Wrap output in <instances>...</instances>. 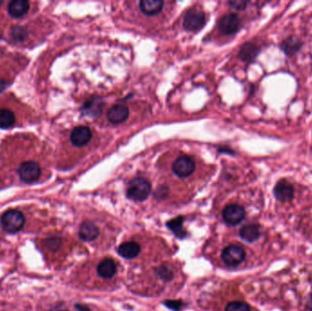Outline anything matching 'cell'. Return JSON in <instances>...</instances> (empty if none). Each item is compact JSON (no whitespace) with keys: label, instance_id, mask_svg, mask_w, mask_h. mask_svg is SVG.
Wrapping results in <instances>:
<instances>
[{"label":"cell","instance_id":"1","mask_svg":"<svg viewBox=\"0 0 312 311\" xmlns=\"http://www.w3.org/2000/svg\"><path fill=\"white\" fill-rule=\"evenodd\" d=\"M152 190L151 182L144 177L132 179L126 189L127 197L135 202H143L149 197Z\"/></svg>","mask_w":312,"mask_h":311},{"label":"cell","instance_id":"2","mask_svg":"<svg viewBox=\"0 0 312 311\" xmlns=\"http://www.w3.org/2000/svg\"><path fill=\"white\" fill-rule=\"evenodd\" d=\"M3 229L9 233H17L24 226L25 216L19 210L10 209L5 212L0 219Z\"/></svg>","mask_w":312,"mask_h":311},{"label":"cell","instance_id":"3","mask_svg":"<svg viewBox=\"0 0 312 311\" xmlns=\"http://www.w3.org/2000/svg\"><path fill=\"white\" fill-rule=\"evenodd\" d=\"M42 173L39 163L35 161H27L21 163L18 169L20 180L26 183L37 182Z\"/></svg>","mask_w":312,"mask_h":311},{"label":"cell","instance_id":"4","mask_svg":"<svg viewBox=\"0 0 312 311\" xmlns=\"http://www.w3.org/2000/svg\"><path fill=\"white\" fill-rule=\"evenodd\" d=\"M245 258V249L239 244H229L222 251V260L228 267H236L240 265Z\"/></svg>","mask_w":312,"mask_h":311},{"label":"cell","instance_id":"5","mask_svg":"<svg viewBox=\"0 0 312 311\" xmlns=\"http://www.w3.org/2000/svg\"><path fill=\"white\" fill-rule=\"evenodd\" d=\"M206 25V15L201 10L191 9L183 18V27L188 31H198Z\"/></svg>","mask_w":312,"mask_h":311},{"label":"cell","instance_id":"6","mask_svg":"<svg viewBox=\"0 0 312 311\" xmlns=\"http://www.w3.org/2000/svg\"><path fill=\"white\" fill-rule=\"evenodd\" d=\"M172 169L179 177H188L195 172L196 162L189 155H181L173 162Z\"/></svg>","mask_w":312,"mask_h":311},{"label":"cell","instance_id":"7","mask_svg":"<svg viewBox=\"0 0 312 311\" xmlns=\"http://www.w3.org/2000/svg\"><path fill=\"white\" fill-rule=\"evenodd\" d=\"M245 216V211L244 207L236 204H230L226 206L222 212L223 220L229 225L240 224L241 222L244 220Z\"/></svg>","mask_w":312,"mask_h":311},{"label":"cell","instance_id":"8","mask_svg":"<svg viewBox=\"0 0 312 311\" xmlns=\"http://www.w3.org/2000/svg\"><path fill=\"white\" fill-rule=\"evenodd\" d=\"M218 28L222 33L226 35L236 33L241 28L240 19L237 15L233 13L224 15L218 21Z\"/></svg>","mask_w":312,"mask_h":311},{"label":"cell","instance_id":"9","mask_svg":"<svg viewBox=\"0 0 312 311\" xmlns=\"http://www.w3.org/2000/svg\"><path fill=\"white\" fill-rule=\"evenodd\" d=\"M274 196L279 202H288L292 200L295 189L290 182L282 179L276 183L274 187Z\"/></svg>","mask_w":312,"mask_h":311},{"label":"cell","instance_id":"10","mask_svg":"<svg viewBox=\"0 0 312 311\" xmlns=\"http://www.w3.org/2000/svg\"><path fill=\"white\" fill-rule=\"evenodd\" d=\"M91 130L87 126H77L72 130L71 141L77 147H83L90 143L91 139Z\"/></svg>","mask_w":312,"mask_h":311},{"label":"cell","instance_id":"11","mask_svg":"<svg viewBox=\"0 0 312 311\" xmlns=\"http://www.w3.org/2000/svg\"><path fill=\"white\" fill-rule=\"evenodd\" d=\"M129 109L124 104H115L110 108L107 112V118L113 125H120L127 120Z\"/></svg>","mask_w":312,"mask_h":311},{"label":"cell","instance_id":"12","mask_svg":"<svg viewBox=\"0 0 312 311\" xmlns=\"http://www.w3.org/2000/svg\"><path fill=\"white\" fill-rule=\"evenodd\" d=\"M104 107V101L99 97H92L87 100L82 105V113L89 117H96L100 115Z\"/></svg>","mask_w":312,"mask_h":311},{"label":"cell","instance_id":"13","mask_svg":"<svg viewBox=\"0 0 312 311\" xmlns=\"http://www.w3.org/2000/svg\"><path fill=\"white\" fill-rule=\"evenodd\" d=\"M99 234L100 230L98 228V226L91 221L83 222L79 231L80 238L85 242L94 241L98 237Z\"/></svg>","mask_w":312,"mask_h":311},{"label":"cell","instance_id":"14","mask_svg":"<svg viewBox=\"0 0 312 311\" xmlns=\"http://www.w3.org/2000/svg\"><path fill=\"white\" fill-rule=\"evenodd\" d=\"M117 272V266L114 260L111 259H104L97 267V274L99 277L104 279H110Z\"/></svg>","mask_w":312,"mask_h":311},{"label":"cell","instance_id":"15","mask_svg":"<svg viewBox=\"0 0 312 311\" xmlns=\"http://www.w3.org/2000/svg\"><path fill=\"white\" fill-rule=\"evenodd\" d=\"M29 2L27 0L11 1L8 7L9 14L14 19H20L29 12Z\"/></svg>","mask_w":312,"mask_h":311},{"label":"cell","instance_id":"16","mask_svg":"<svg viewBox=\"0 0 312 311\" xmlns=\"http://www.w3.org/2000/svg\"><path fill=\"white\" fill-rule=\"evenodd\" d=\"M302 46V41L299 38L292 36L284 39L280 44V48L287 56H294L301 49Z\"/></svg>","mask_w":312,"mask_h":311},{"label":"cell","instance_id":"17","mask_svg":"<svg viewBox=\"0 0 312 311\" xmlns=\"http://www.w3.org/2000/svg\"><path fill=\"white\" fill-rule=\"evenodd\" d=\"M141 252V246L135 241H129L120 244L118 247V254L126 259H135Z\"/></svg>","mask_w":312,"mask_h":311},{"label":"cell","instance_id":"18","mask_svg":"<svg viewBox=\"0 0 312 311\" xmlns=\"http://www.w3.org/2000/svg\"><path fill=\"white\" fill-rule=\"evenodd\" d=\"M260 50L258 45L252 42H246L241 47L238 55L243 61L247 63H253L256 57L260 54Z\"/></svg>","mask_w":312,"mask_h":311},{"label":"cell","instance_id":"19","mask_svg":"<svg viewBox=\"0 0 312 311\" xmlns=\"http://www.w3.org/2000/svg\"><path fill=\"white\" fill-rule=\"evenodd\" d=\"M139 6L140 10L144 14L154 16L162 11L163 2L162 0H142Z\"/></svg>","mask_w":312,"mask_h":311},{"label":"cell","instance_id":"20","mask_svg":"<svg viewBox=\"0 0 312 311\" xmlns=\"http://www.w3.org/2000/svg\"><path fill=\"white\" fill-rule=\"evenodd\" d=\"M239 235L241 238L245 242L253 243L260 238V227L254 224L245 225L239 231Z\"/></svg>","mask_w":312,"mask_h":311},{"label":"cell","instance_id":"21","mask_svg":"<svg viewBox=\"0 0 312 311\" xmlns=\"http://www.w3.org/2000/svg\"><path fill=\"white\" fill-rule=\"evenodd\" d=\"M16 117L14 112L9 109H0V128L9 129L14 126Z\"/></svg>","mask_w":312,"mask_h":311},{"label":"cell","instance_id":"22","mask_svg":"<svg viewBox=\"0 0 312 311\" xmlns=\"http://www.w3.org/2000/svg\"><path fill=\"white\" fill-rule=\"evenodd\" d=\"M182 223H183V217L182 216L175 217L174 219H172L167 223L169 229L171 230L174 235L180 237V238H182L185 235V232L182 228Z\"/></svg>","mask_w":312,"mask_h":311},{"label":"cell","instance_id":"23","mask_svg":"<svg viewBox=\"0 0 312 311\" xmlns=\"http://www.w3.org/2000/svg\"><path fill=\"white\" fill-rule=\"evenodd\" d=\"M155 275L164 282H170L174 277L173 269L168 266H161V267L156 268Z\"/></svg>","mask_w":312,"mask_h":311},{"label":"cell","instance_id":"24","mask_svg":"<svg viewBox=\"0 0 312 311\" xmlns=\"http://www.w3.org/2000/svg\"><path fill=\"white\" fill-rule=\"evenodd\" d=\"M225 311H251V307L244 301H230L225 306Z\"/></svg>","mask_w":312,"mask_h":311},{"label":"cell","instance_id":"25","mask_svg":"<svg viewBox=\"0 0 312 311\" xmlns=\"http://www.w3.org/2000/svg\"><path fill=\"white\" fill-rule=\"evenodd\" d=\"M11 37L14 39L15 41L22 42V41H24L25 38L27 37V31L22 27H17L12 30Z\"/></svg>","mask_w":312,"mask_h":311},{"label":"cell","instance_id":"26","mask_svg":"<svg viewBox=\"0 0 312 311\" xmlns=\"http://www.w3.org/2000/svg\"><path fill=\"white\" fill-rule=\"evenodd\" d=\"M44 244L49 251H56L61 245V239L59 237H50L45 240Z\"/></svg>","mask_w":312,"mask_h":311},{"label":"cell","instance_id":"27","mask_svg":"<svg viewBox=\"0 0 312 311\" xmlns=\"http://www.w3.org/2000/svg\"><path fill=\"white\" fill-rule=\"evenodd\" d=\"M168 188L164 186V185H162V186H159L157 190L154 192V197L158 200H163L168 196Z\"/></svg>","mask_w":312,"mask_h":311},{"label":"cell","instance_id":"28","mask_svg":"<svg viewBox=\"0 0 312 311\" xmlns=\"http://www.w3.org/2000/svg\"><path fill=\"white\" fill-rule=\"evenodd\" d=\"M247 4H248V2L243 1V0H235V1H230V2H228V5L230 6L232 9L236 10H245Z\"/></svg>","mask_w":312,"mask_h":311},{"label":"cell","instance_id":"29","mask_svg":"<svg viewBox=\"0 0 312 311\" xmlns=\"http://www.w3.org/2000/svg\"><path fill=\"white\" fill-rule=\"evenodd\" d=\"M164 304L168 306L169 308H172L174 311L180 310V308L182 307V303L181 301H167L164 302Z\"/></svg>","mask_w":312,"mask_h":311},{"label":"cell","instance_id":"30","mask_svg":"<svg viewBox=\"0 0 312 311\" xmlns=\"http://www.w3.org/2000/svg\"><path fill=\"white\" fill-rule=\"evenodd\" d=\"M50 311H68L67 307L63 305V304H58L56 306L52 307Z\"/></svg>","mask_w":312,"mask_h":311},{"label":"cell","instance_id":"31","mask_svg":"<svg viewBox=\"0 0 312 311\" xmlns=\"http://www.w3.org/2000/svg\"><path fill=\"white\" fill-rule=\"evenodd\" d=\"M75 307L77 308L78 311H91V309L88 306L82 305V304H76Z\"/></svg>","mask_w":312,"mask_h":311},{"label":"cell","instance_id":"32","mask_svg":"<svg viewBox=\"0 0 312 311\" xmlns=\"http://www.w3.org/2000/svg\"><path fill=\"white\" fill-rule=\"evenodd\" d=\"M306 307L307 310L312 311V294L308 297L307 303H306Z\"/></svg>","mask_w":312,"mask_h":311},{"label":"cell","instance_id":"33","mask_svg":"<svg viewBox=\"0 0 312 311\" xmlns=\"http://www.w3.org/2000/svg\"><path fill=\"white\" fill-rule=\"evenodd\" d=\"M3 4V2L2 1H0V5H2Z\"/></svg>","mask_w":312,"mask_h":311}]
</instances>
